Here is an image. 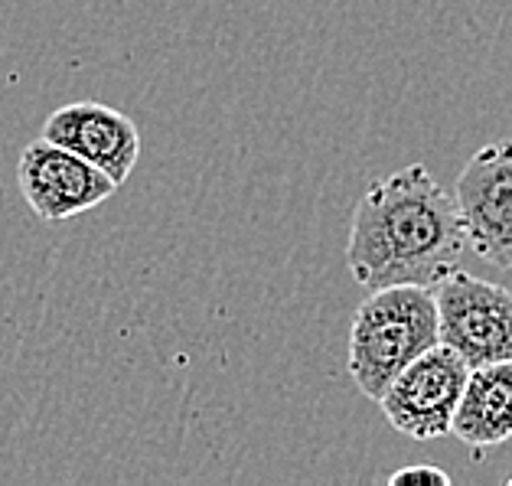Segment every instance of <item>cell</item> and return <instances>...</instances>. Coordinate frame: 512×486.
Masks as SVG:
<instances>
[{"label": "cell", "mask_w": 512, "mask_h": 486, "mask_svg": "<svg viewBox=\"0 0 512 486\" xmlns=\"http://www.w3.org/2000/svg\"><path fill=\"white\" fill-rule=\"evenodd\" d=\"M467 229L454 193L424 164L382 177L359 196L349 222L346 268L366 291L392 284L437 288L460 268Z\"/></svg>", "instance_id": "cell-1"}, {"label": "cell", "mask_w": 512, "mask_h": 486, "mask_svg": "<svg viewBox=\"0 0 512 486\" xmlns=\"http://www.w3.org/2000/svg\"><path fill=\"white\" fill-rule=\"evenodd\" d=\"M441 343L434 288L392 284L359 304L349 327V376L356 389L379 402L385 389L421 353Z\"/></svg>", "instance_id": "cell-2"}, {"label": "cell", "mask_w": 512, "mask_h": 486, "mask_svg": "<svg viewBox=\"0 0 512 486\" xmlns=\"http://www.w3.org/2000/svg\"><path fill=\"white\" fill-rule=\"evenodd\" d=\"M470 363L451 346L437 343L421 353L379 398L385 421L411 441H437L451 434Z\"/></svg>", "instance_id": "cell-3"}, {"label": "cell", "mask_w": 512, "mask_h": 486, "mask_svg": "<svg viewBox=\"0 0 512 486\" xmlns=\"http://www.w3.org/2000/svg\"><path fill=\"white\" fill-rule=\"evenodd\" d=\"M441 343L473 366L512 359V291L503 284L451 271L434 288Z\"/></svg>", "instance_id": "cell-4"}, {"label": "cell", "mask_w": 512, "mask_h": 486, "mask_svg": "<svg viewBox=\"0 0 512 486\" xmlns=\"http://www.w3.org/2000/svg\"><path fill=\"white\" fill-rule=\"evenodd\" d=\"M454 199L467 245L486 265L512 271V137L493 141L460 170Z\"/></svg>", "instance_id": "cell-5"}, {"label": "cell", "mask_w": 512, "mask_h": 486, "mask_svg": "<svg viewBox=\"0 0 512 486\" xmlns=\"http://www.w3.org/2000/svg\"><path fill=\"white\" fill-rule=\"evenodd\" d=\"M17 183L33 213L53 226L102 206L118 190V183L105 170L92 167L89 160L49 137H36L33 144L23 147Z\"/></svg>", "instance_id": "cell-6"}, {"label": "cell", "mask_w": 512, "mask_h": 486, "mask_svg": "<svg viewBox=\"0 0 512 486\" xmlns=\"http://www.w3.org/2000/svg\"><path fill=\"white\" fill-rule=\"evenodd\" d=\"M43 137L69 147L92 167L105 170L118 186L131 177L137 157H141L137 124L102 102H72L56 108L43 124Z\"/></svg>", "instance_id": "cell-7"}, {"label": "cell", "mask_w": 512, "mask_h": 486, "mask_svg": "<svg viewBox=\"0 0 512 486\" xmlns=\"http://www.w3.org/2000/svg\"><path fill=\"white\" fill-rule=\"evenodd\" d=\"M451 434L477 457L512 441V359L470 369Z\"/></svg>", "instance_id": "cell-8"}, {"label": "cell", "mask_w": 512, "mask_h": 486, "mask_svg": "<svg viewBox=\"0 0 512 486\" xmlns=\"http://www.w3.org/2000/svg\"><path fill=\"white\" fill-rule=\"evenodd\" d=\"M392 486H451V473L434 464H411L395 470L389 477Z\"/></svg>", "instance_id": "cell-9"}]
</instances>
